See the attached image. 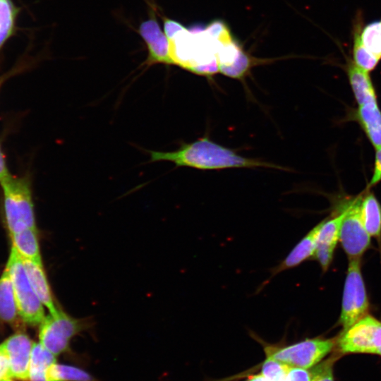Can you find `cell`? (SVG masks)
I'll use <instances>...</instances> for the list:
<instances>
[{
    "label": "cell",
    "mask_w": 381,
    "mask_h": 381,
    "mask_svg": "<svg viewBox=\"0 0 381 381\" xmlns=\"http://www.w3.org/2000/svg\"><path fill=\"white\" fill-rule=\"evenodd\" d=\"M156 12L155 8L152 6L148 18L138 27V34L147 49V59L143 64L147 67L158 64L174 65L169 41L161 28Z\"/></svg>",
    "instance_id": "cell-9"
},
{
    "label": "cell",
    "mask_w": 381,
    "mask_h": 381,
    "mask_svg": "<svg viewBox=\"0 0 381 381\" xmlns=\"http://www.w3.org/2000/svg\"><path fill=\"white\" fill-rule=\"evenodd\" d=\"M336 356L333 355L310 368L311 381H334L333 365Z\"/></svg>",
    "instance_id": "cell-25"
},
{
    "label": "cell",
    "mask_w": 381,
    "mask_h": 381,
    "mask_svg": "<svg viewBox=\"0 0 381 381\" xmlns=\"http://www.w3.org/2000/svg\"><path fill=\"white\" fill-rule=\"evenodd\" d=\"M33 344L26 334L18 332L0 344V351L8 359L11 377L29 381L30 356Z\"/></svg>",
    "instance_id": "cell-10"
},
{
    "label": "cell",
    "mask_w": 381,
    "mask_h": 381,
    "mask_svg": "<svg viewBox=\"0 0 381 381\" xmlns=\"http://www.w3.org/2000/svg\"><path fill=\"white\" fill-rule=\"evenodd\" d=\"M337 350L346 353L381 356V321L366 315L343 330L336 341Z\"/></svg>",
    "instance_id": "cell-6"
},
{
    "label": "cell",
    "mask_w": 381,
    "mask_h": 381,
    "mask_svg": "<svg viewBox=\"0 0 381 381\" xmlns=\"http://www.w3.org/2000/svg\"><path fill=\"white\" fill-rule=\"evenodd\" d=\"M345 214L341 212L330 219L322 221L318 234L314 258L319 262L323 271H326L333 259L334 249L339 241L341 226Z\"/></svg>",
    "instance_id": "cell-11"
},
{
    "label": "cell",
    "mask_w": 381,
    "mask_h": 381,
    "mask_svg": "<svg viewBox=\"0 0 381 381\" xmlns=\"http://www.w3.org/2000/svg\"><path fill=\"white\" fill-rule=\"evenodd\" d=\"M258 340L262 346L266 358L306 369L319 363L336 346L335 339L324 338L306 339L288 345L267 344L262 339Z\"/></svg>",
    "instance_id": "cell-3"
},
{
    "label": "cell",
    "mask_w": 381,
    "mask_h": 381,
    "mask_svg": "<svg viewBox=\"0 0 381 381\" xmlns=\"http://www.w3.org/2000/svg\"><path fill=\"white\" fill-rule=\"evenodd\" d=\"M55 356L41 343H34L30 356V371L47 370L52 365L56 363Z\"/></svg>",
    "instance_id": "cell-24"
},
{
    "label": "cell",
    "mask_w": 381,
    "mask_h": 381,
    "mask_svg": "<svg viewBox=\"0 0 381 381\" xmlns=\"http://www.w3.org/2000/svg\"><path fill=\"white\" fill-rule=\"evenodd\" d=\"M3 79H4L3 77H0V86H1V85L2 83V82H3Z\"/></svg>",
    "instance_id": "cell-31"
},
{
    "label": "cell",
    "mask_w": 381,
    "mask_h": 381,
    "mask_svg": "<svg viewBox=\"0 0 381 381\" xmlns=\"http://www.w3.org/2000/svg\"><path fill=\"white\" fill-rule=\"evenodd\" d=\"M0 381H12V380H11V378H9V379L1 380Z\"/></svg>",
    "instance_id": "cell-32"
},
{
    "label": "cell",
    "mask_w": 381,
    "mask_h": 381,
    "mask_svg": "<svg viewBox=\"0 0 381 381\" xmlns=\"http://www.w3.org/2000/svg\"><path fill=\"white\" fill-rule=\"evenodd\" d=\"M243 381H270L261 373L248 375Z\"/></svg>",
    "instance_id": "cell-30"
},
{
    "label": "cell",
    "mask_w": 381,
    "mask_h": 381,
    "mask_svg": "<svg viewBox=\"0 0 381 381\" xmlns=\"http://www.w3.org/2000/svg\"><path fill=\"white\" fill-rule=\"evenodd\" d=\"M285 381H311L310 370L289 365Z\"/></svg>",
    "instance_id": "cell-26"
},
{
    "label": "cell",
    "mask_w": 381,
    "mask_h": 381,
    "mask_svg": "<svg viewBox=\"0 0 381 381\" xmlns=\"http://www.w3.org/2000/svg\"><path fill=\"white\" fill-rule=\"evenodd\" d=\"M363 26V16L362 11H358L356 12L352 23L353 61L358 66L369 72L377 67L380 60L371 54L363 45L361 38Z\"/></svg>",
    "instance_id": "cell-16"
},
{
    "label": "cell",
    "mask_w": 381,
    "mask_h": 381,
    "mask_svg": "<svg viewBox=\"0 0 381 381\" xmlns=\"http://www.w3.org/2000/svg\"><path fill=\"white\" fill-rule=\"evenodd\" d=\"M346 70L350 85L358 105L376 100V94L369 72L346 59Z\"/></svg>",
    "instance_id": "cell-14"
},
{
    "label": "cell",
    "mask_w": 381,
    "mask_h": 381,
    "mask_svg": "<svg viewBox=\"0 0 381 381\" xmlns=\"http://www.w3.org/2000/svg\"><path fill=\"white\" fill-rule=\"evenodd\" d=\"M11 378L7 356L0 351V380Z\"/></svg>",
    "instance_id": "cell-28"
},
{
    "label": "cell",
    "mask_w": 381,
    "mask_h": 381,
    "mask_svg": "<svg viewBox=\"0 0 381 381\" xmlns=\"http://www.w3.org/2000/svg\"><path fill=\"white\" fill-rule=\"evenodd\" d=\"M369 302L359 258L349 259L345 279L339 324L343 330L368 314Z\"/></svg>",
    "instance_id": "cell-5"
},
{
    "label": "cell",
    "mask_w": 381,
    "mask_h": 381,
    "mask_svg": "<svg viewBox=\"0 0 381 381\" xmlns=\"http://www.w3.org/2000/svg\"><path fill=\"white\" fill-rule=\"evenodd\" d=\"M84 328L82 320L73 318L59 308L45 317L40 325V343L57 356L68 349L71 339Z\"/></svg>",
    "instance_id": "cell-7"
},
{
    "label": "cell",
    "mask_w": 381,
    "mask_h": 381,
    "mask_svg": "<svg viewBox=\"0 0 381 381\" xmlns=\"http://www.w3.org/2000/svg\"><path fill=\"white\" fill-rule=\"evenodd\" d=\"M322 221L313 227L289 252L286 258L270 270L268 282L278 274L301 265L307 259L313 257L316 247V240Z\"/></svg>",
    "instance_id": "cell-12"
},
{
    "label": "cell",
    "mask_w": 381,
    "mask_h": 381,
    "mask_svg": "<svg viewBox=\"0 0 381 381\" xmlns=\"http://www.w3.org/2000/svg\"><path fill=\"white\" fill-rule=\"evenodd\" d=\"M17 13L11 0H0V49L13 34Z\"/></svg>",
    "instance_id": "cell-21"
},
{
    "label": "cell",
    "mask_w": 381,
    "mask_h": 381,
    "mask_svg": "<svg viewBox=\"0 0 381 381\" xmlns=\"http://www.w3.org/2000/svg\"><path fill=\"white\" fill-rule=\"evenodd\" d=\"M258 64L257 59L251 57L241 49L234 62L220 71V73L232 78L243 79L250 68Z\"/></svg>",
    "instance_id": "cell-23"
},
{
    "label": "cell",
    "mask_w": 381,
    "mask_h": 381,
    "mask_svg": "<svg viewBox=\"0 0 381 381\" xmlns=\"http://www.w3.org/2000/svg\"><path fill=\"white\" fill-rule=\"evenodd\" d=\"M13 248L23 259L42 264L36 228L10 234Z\"/></svg>",
    "instance_id": "cell-18"
},
{
    "label": "cell",
    "mask_w": 381,
    "mask_h": 381,
    "mask_svg": "<svg viewBox=\"0 0 381 381\" xmlns=\"http://www.w3.org/2000/svg\"><path fill=\"white\" fill-rule=\"evenodd\" d=\"M150 162L167 161L176 167H189L201 170H219L228 168L266 167L285 169L284 167L259 159L245 157L221 145L207 137L183 144L177 150L162 152L146 150Z\"/></svg>",
    "instance_id": "cell-1"
},
{
    "label": "cell",
    "mask_w": 381,
    "mask_h": 381,
    "mask_svg": "<svg viewBox=\"0 0 381 381\" xmlns=\"http://www.w3.org/2000/svg\"><path fill=\"white\" fill-rule=\"evenodd\" d=\"M375 169L370 186H373L381 181V147L376 149Z\"/></svg>",
    "instance_id": "cell-27"
},
{
    "label": "cell",
    "mask_w": 381,
    "mask_h": 381,
    "mask_svg": "<svg viewBox=\"0 0 381 381\" xmlns=\"http://www.w3.org/2000/svg\"><path fill=\"white\" fill-rule=\"evenodd\" d=\"M356 119L373 145L381 147V111L376 100L360 105Z\"/></svg>",
    "instance_id": "cell-17"
},
{
    "label": "cell",
    "mask_w": 381,
    "mask_h": 381,
    "mask_svg": "<svg viewBox=\"0 0 381 381\" xmlns=\"http://www.w3.org/2000/svg\"><path fill=\"white\" fill-rule=\"evenodd\" d=\"M20 317L12 281L5 267L0 277V322L11 326L18 325Z\"/></svg>",
    "instance_id": "cell-15"
},
{
    "label": "cell",
    "mask_w": 381,
    "mask_h": 381,
    "mask_svg": "<svg viewBox=\"0 0 381 381\" xmlns=\"http://www.w3.org/2000/svg\"><path fill=\"white\" fill-rule=\"evenodd\" d=\"M361 217L365 230L370 236H381V206L373 193L362 198Z\"/></svg>",
    "instance_id": "cell-19"
},
{
    "label": "cell",
    "mask_w": 381,
    "mask_h": 381,
    "mask_svg": "<svg viewBox=\"0 0 381 381\" xmlns=\"http://www.w3.org/2000/svg\"><path fill=\"white\" fill-rule=\"evenodd\" d=\"M362 197L347 202L342 221L339 241L349 259L359 258L370 245V236L365 229L361 217Z\"/></svg>",
    "instance_id": "cell-8"
},
{
    "label": "cell",
    "mask_w": 381,
    "mask_h": 381,
    "mask_svg": "<svg viewBox=\"0 0 381 381\" xmlns=\"http://www.w3.org/2000/svg\"><path fill=\"white\" fill-rule=\"evenodd\" d=\"M13 176L9 173L6 167L5 159L0 146V184L11 179Z\"/></svg>",
    "instance_id": "cell-29"
},
{
    "label": "cell",
    "mask_w": 381,
    "mask_h": 381,
    "mask_svg": "<svg viewBox=\"0 0 381 381\" xmlns=\"http://www.w3.org/2000/svg\"><path fill=\"white\" fill-rule=\"evenodd\" d=\"M22 260L33 291L49 313H55L59 308L55 303L42 264L23 258Z\"/></svg>",
    "instance_id": "cell-13"
},
{
    "label": "cell",
    "mask_w": 381,
    "mask_h": 381,
    "mask_svg": "<svg viewBox=\"0 0 381 381\" xmlns=\"http://www.w3.org/2000/svg\"><path fill=\"white\" fill-rule=\"evenodd\" d=\"M47 377L49 381H95L92 375L83 369L56 363L48 368Z\"/></svg>",
    "instance_id": "cell-20"
},
{
    "label": "cell",
    "mask_w": 381,
    "mask_h": 381,
    "mask_svg": "<svg viewBox=\"0 0 381 381\" xmlns=\"http://www.w3.org/2000/svg\"><path fill=\"white\" fill-rule=\"evenodd\" d=\"M5 221L9 234L36 228L31 184L26 177H12L1 183Z\"/></svg>",
    "instance_id": "cell-2"
},
{
    "label": "cell",
    "mask_w": 381,
    "mask_h": 381,
    "mask_svg": "<svg viewBox=\"0 0 381 381\" xmlns=\"http://www.w3.org/2000/svg\"><path fill=\"white\" fill-rule=\"evenodd\" d=\"M361 38L365 47L380 60L381 19L364 25L361 29Z\"/></svg>",
    "instance_id": "cell-22"
},
{
    "label": "cell",
    "mask_w": 381,
    "mask_h": 381,
    "mask_svg": "<svg viewBox=\"0 0 381 381\" xmlns=\"http://www.w3.org/2000/svg\"><path fill=\"white\" fill-rule=\"evenodd\" d=\"M6 268L12 281L20 319L30 325H40L46 317L44 306L30 284L21 257L13 248Z\"/></svg>",
    "instance_id": "cell-4"
}]
</instances>
